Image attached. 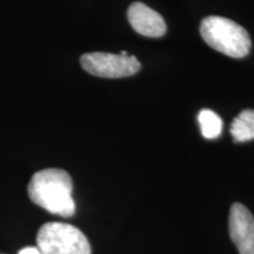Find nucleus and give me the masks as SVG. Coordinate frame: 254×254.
<instances>
[{"label": "nucleus", "instance_id": "obj_1", "mask_svg": "<svg viewBox=\"0 0 254 254\" xmlns=\"http://www.w3.org/2000/svg\"><path fill=\"white\" fill-rule=\"evenodd\" d=\"M72 190L71 176L60 168H46L34 173L27 186L28 196L34 204L60 217L74 214Z\"/></svg>", "mask_w": 254, "mask_h": 254}, {"label": "nucleus", "instance_id": "obj_2", "mask_svg": "<svg viewBox=\"0 0 254 254\" xmlns=\"http://www.w3.org/2000/svg\"><path fill=\"white\" fill-rule=\"evenodd\" d=\"M200 34L208 46L232 58L246 57L252 45L245 28L219 15L206 17L200 24Z\"/></svg>", "mask_w": 254, "mask_h": 254}, {"label": "nucleus", "instance_id": "obj_3", "mask_svg": "<svg viewBox=\"0 0 254 254\" xmlns=\"http://www.w3.org/2000/svg\"><path fill=\"white\" fill-rule=\"evenodd\" d=\"M38 250L41 254H91L86 236L73 225L47 222L37 234Z\"/></svg>", "mask_w": 254, "mask_h": 254}, {"label": "nucleus", "instance_id": "obj_4", "mask_svg": "<svg viewBox=\"0 0 254 254\" xmlns=\"http://www.w3.org/2000/svg\"><path fill=\"white\" fill-rule=\"evenodd\" d=\"M81 67L92 75L100 78H124L135 74L141 67L134 56L122 51L119 55L91 52L81 56Z\"/></svg>", "mask_w": 254, "mask_h": 254}, {"label": "nucleus", "instance_id": "obj_5", "mask_svg": "<svg viewBox=\"0 0 254 254\" xmlns=\"http://www.w3.org/2000/svg\"><path fill=\"white\" fill-rule=\"evenodd\" d=\"M230 236L240 254H254V218L250 209L239 202L231 207Z\"/></svg>", "mask_w": 254, "mask_h": 254}, {"label": "nucleus", "instance_id": "obj_6", "mask_svg": "<svg viewBox=\"0 0 254 254\" xmlns=\"http://www.w3.org/2000/svg\"><path fill=\"white\" fill-rule=\"evenodd\" d=\"M127 18L133 30L141 36L159 38L166 33L164 18L142 2H133L127 11Z\"/></svg>", "mask_w": 254, "mask_h": 254}, {"label": "nucleus", "instance_id": "obj_7", "mask_svg": "<svg viewBox=\"0 0 254 254\" xmlns=\"http://www.w3.org/2000/svg\"><path fill=\"white\" fill-rule=\"evenodd\" d=\"M231 134L236 142L254 139V110H244L231 124Z\"/></svg>", "mask_w": 254, "mask_h": 254}, {"label": "nucleus", "instance_id": "obj_8", "mask_svg": "<svg viewBox=\"0 0 254 254\" xmlns=\"http://www.w3.org/2000/svg\"><path fill=\"white\" fill-rule=\"evenodd\" d=\"M201 134L206 139H215L221 134L222 120L214 111L204 109L198 114Z\"/></svg>", "mask_w": 254, "mask_h": 254}, {"label": "nucleus", "instance_id": "obj_9", "mask_svg": "<svg viewBox=\"0 0 254 254\" xmlns=\"http://www.w3.org/2000/svg\"><path fill=\"white\" fill-rule=\"evenodd\" d=\"M18 254H41V252L36 247H25Z\"/></svg>", "mask_w": 254, "mask_h": 254}]
</instances>
